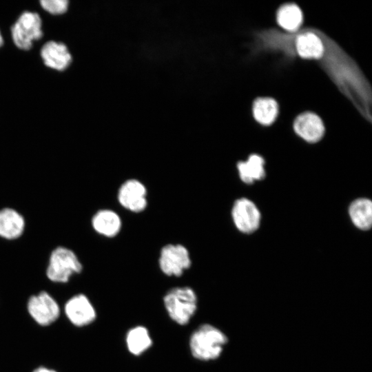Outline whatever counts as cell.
<instances>
[{"label":"cell","instance_id":"obj_22","mask_svg":"<svg viewBox=\"0 0 372 372\" xmlns=\"http://www.w3.org/2000/svg\"><path fill=\"white\" fill-rule=\"evenodd\" d=\"M3 39L0 31V48L3 45Z\"/></svg>","mask_w":372,"mask_h":372},{"label":"cell","instance_id":"obj_4","mask_svg":"<svg viewBox=\"0 0 372 372\" xmlns=\"http://www.w3.org/2000/svg\"><path fill=\"white\" fill-rule=\"evenodd\" d=\"M42 21L37 12H23L11 28L14 45L23 50H30L33 42L43 37Z\"/></svg>","mask_w":372,"mask_h":372},{"label":"cell","instance_id":"obj_2","mask_svg":"<svg viewBox=\"0 0 372 372\" xmlns=\"http://www.w3.org/2000/svg\"><path fill=\"white\" fill-rule=\"evenodd\" d=\"M165 308L169 318L180 325L189 323L197 309V296L189 287H177L163 297Z\"/></svg>","mask_w":372,"mask_h":372},{"label":"cell","instance_id":"obj_13","mask_svg":"<svg viewBox=\"0 0 372 372\" xmlns=\"http://www.w3.org/2000/svg\"><path fill=\"white\" fill-rule=\"evenodd\" d=\"M91 223L92 228L97 234L107 238L116 236L122 227L119 215L109 209L96 211L92 218Z\"/></svg>","mask_w":372,"mask_h":372},{"label":"cell","instance_id":"obj_12","mask_svg":"<svg viewBox=\"0 0 372 372\" xmlns=\"http://www.w3.org/2000/svg\"><path fill=\"white\" fill-rule=\"evenodd\" d=\"M25 227L24 217L13 208L5 207L0 209V237L12 240L23 234Z\"/></svg>","mask_w":372,"mask_h":372},{"label":"cell","instance_id":"obj_6","mask_svg":"<svg viewBox=\"0 0 372 372\" xmlns=\"http://www.w3.org/2000/svg\"><path fill=\"white\" fill-rule=\"evenodd\" d=\"M27 308L32 319L41 326H48L57 320L60 308L54 298L46 291L32 296Z\"/></svg>","mask_w":372,"mask_h":372},{"label":"cell","instance_id":"obj_10","mask_svg":"<svg viewBox=\"0 0 372 372\" xmlns=\"http://www.w3.org/2000/svg\"><path fill=\"white\" fill-rule=\"evenodd\" d=\"M41 57L45 66L57 71L66 70L72 60L68 47L54 41H48L43 45Z\"/></svg>","mask_w":372,"mask_h":372},{"label":"cell","instance_id":"obj_15","mask_svg":"<svg viewBox=\"0 0 372 372\" xmlns=\"http://www.w3.org/2000/svg\"><path fill=\"white\" fill-rule=\"evenodd\" d=\"M264 164V159L257 154L251 155L247 161L239 162L237 167L240 179L249 184L262 180L265 176Z\"/></svg>","mask_w":372,"mask_h":372},{"label":"cell","instance_id":"obj_11","mask_svg":"<svg viewBox=\"0 0 372 372\" xmlns=\"http://www.w3.org/2000/svg\"><path fill=\"white\" fill-rule=\"evenodd\" d=\"M293 128L296 134L309 143L318 141L324 132L321 118L311 112H304L295 120Z\"/></svg>","mask_w":372,"mask_h":372},{"label":"cell","instance_id":"obj_19","mask_svg":"<svg viewBox=\"0 0 372 372\" xmlns=\"http://www.w3.org/2000/svg\"><path fill=\"white\" fill-rule=\"evenodd\" d=\"M277 21L282 28L288 31H294L302 22V11L295 4H286L278 10Z\"/></svg>","mask_w":372,"mask_h":372},{"label":"cell","instance_id":"obj_1","mask_svg":"<svg viewBox=\"0 0 372 372\" xmlns=\"http://www.w3.org/2000/svg\"><path fill=\"white\" fill-rule=\"evenodd\" d=\"M227 341V335L218 327L204 324L192 333L189 349L193 357L197 360H214L220 356Z\"/></svg>","mask_w":372,"mask_h":372},{"label":"cell","instance_id":"obj_5","mask_svg":"<svg viewBox=\"0 0 372 372\" xmlns=\"http://www.w3.org/2000/svg\"><path fill=\"white\" fill-rule=\"evenodd\" d=\"M192 260L188 249L180 244H167L161 249L158 265L167 276L179 277L188 269Z\"/></svg>","mask_w":372,"mask_h":372},{"label":"cell","instance_id":"obj_18","mask_svg":"<svg viewBox=\"0 0 372 372\" xmlns=\"http://www.w3.org/2000/svg\"><path fill=\"white\" fill-rule=\"evenodd\" d=\"M253 115L260 124H271L277 117L278 106L277 102L268 97L258 98L253 103Z\"/></svg>","mask_w":372,"mask_h":372},{"label":"cell","instance_id":"obj_9","mask_svg":"<svg viewBox=\"0 0 372 372\" xmlns=\"http://www.w3.org/2000/svg\"><path fill=\"white\" fill-rule=\"evenodd\" d=\"M65 313L72 324L83 327L91 324L96 313L88 298L84 294H77L70 298L65 304Z\"/></svg>","mask_w":372,"mask_h":372},{"label":"cell","instance_id":"obj_16","mask_svg":"<svg viewBox=\"0 0 372 372\" xmlns=\"http://www.w3.org/2000/svg\"><path fill=\"white\" fill-rule=\"evenodd\" d=\"M125 341L128 351L134 355H140L152 344L148 330L143 326L130 329L126 335Z\"/></svg>","mask_w":372,"mask_h":372},{"label":"cell","instance_id":"obj_17","mask_svg":"<svg viewBox=\"0 0 372 372\" xmlns=\"http://www.w3.org/2000/svg\"><path fill=\"white\" fill-rule=\"evenodd\" d=\"M298 54L304 59H318L324 52L320 39L313 33L308 32L299 35L296 40Z\"/></svg>","mask_w":372,"mask_h":372},{"label":"cell","instance_id":"obj_3","mask_svg":"<svg viewBox=\"0 0 372 372\" xmlns=\"http://www.w3.org/2000/svg\"><path fill=\"white\" fill-rule=\"evenodd\" d=\"M82 269V264L72 250L57 247L50 255L46 276L52 282L65 283L74 274L81 273Z\"/></svg>","mask_w":372,"mask_h":372},{"label":"cell","instance_id":"obj_7","mask_svg":"<svg viewBox=\"0 0 372 372\" xmlns=\"http://www.w3.org/2000/svg\"><path fill=\"white\" fill-rule=\"evenodd\" d=\"M147 189L143 183L136 179H128L120 186L117 198L123 208L139 213L147 205Z\"/></svg>","mask_w":372,"mask_h":372},{"label":"cell","instance_id":"obj_20","mask_svg":"<svg viewBox=\"0 0 372 372\" xmlns=\"http://www.w3.org/2000/svg\"><path fill=\"white\" fill-rule=\"evenodd\" d=\"M42 8L54 15L63 14L67 12L69 6L68 0H42L40 1Z\"/></svg>","mask_w":372,"mask_h":372},{"label":"cell","instance_id":"obj_21","mask_svg":"<svg viewBox=\"0 0 372 372\" xmlns=\"http://www.w3.org/2000/svg\"><path fill=\"white\" fill-rule=\"evenodd\" d=\"M33 372H56V371L53 369H48L47 367L40 366L35 369Z\"/></svg>","mask_w":372,"mask_h":372},{"label":"cell","instance_id":"obj_8","mask_svg":"<svg viewBox=\"0 0 372 372\" xmlns=\"http://www.w3.org/2000/svg\"><path fill=\"white\" fill-rule=\"evenodd\" d=\"M231 216L236 227L243 233H252L259 227L260 213L247 198H240L235 202Z\"/></svg>","mask_w":372,"mask_h":372},{"label":"cell","instance_id":"obj_14","mask_svg":"<svg viewBox=\"0 0 372 372\" xmlns=\"http://www.w3.org/2000/svg\"><path fill=\"white\" fill-rule=\"evenodd\" d=\"M349 215L353 224L359 229L367 230L372 224V203L367 198H358L349 207Z\"/></svg>","mask_w":372,"mask_h":372}]
</instances>
